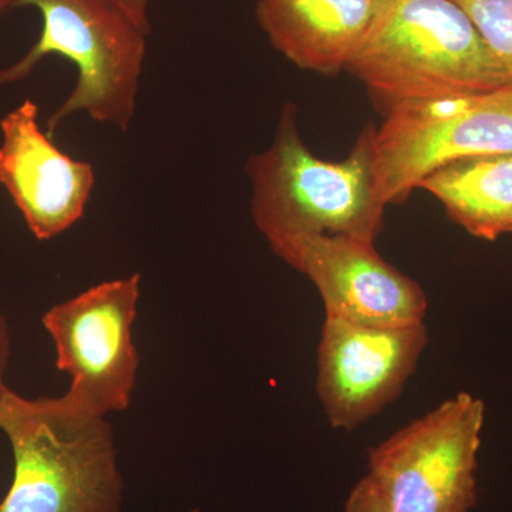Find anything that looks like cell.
Segmentation results:
<instances>
[{
	"instance_id": "obj_1",
	"label": "cell",
	"mask_w": 512,
	"mask_h": 512,
	"mask_svg": "<svg viewBox=\"0 0 512 512\" xmlns=\"http://www.w3.org/2000/svg\"><path fill=\"white\" fill-rule=\"evenodd\" d=\"M0 430L15 461L0 512H121L124 480L104 417L64 396L28 399L6 386Z\"/></svg>"
},
{
	"instance_id": "obj_2",
	"label": "cell",
	"mask_w": 512,
	"mask_h": 512,
	"mask_svg": "<svg viewBox=\"0 0 512 512\" xmlns=\"http://www.w3.org/2000/svg\"><path fill=\"white\" fill-rule=\"evenodd\" d=\"M346 69L387 107L511 90L473 20L454 0H377Z\"/></svg>"
},
{
	"instance_id": "obj_3",
	"label": "cell",
	"mask_w": 512,
	"mask_h": 512,
	"mask_svg": "<svg viewBox=\"0 0 512 512\" xmlns=\"http://www.w3.org/2000/svg\"><path fill=\"white\" fill-rule=\"evenodd\" d=\"M373 131L346 160L325 161L303 143L295 107H285L274 143L247 165L252 218L268 244L302 235L376 241L386 207L376 195Z\"/></svg>"
},
{
	"instance_id": "obj_4",
	"label": "cell",
	"mask_w": 512,
	"mask_h": 512,
	"mask_svg": "<svg viewBox=\"0 0 512 512\" xmlns=\"http://www.w3.org/2000/svg\"><path fill=\"white\" fill-rule=\"evenodd\" d=\"M28 6L42 15V32L22 59L0 69V90L28 79L47 56H62L76 67L77 82L47 120V136L82 111L126 131L136 113L147 33L116 0H20L19 8Z\"/></svg>"
},
{
	"instance_id": "obj_5",
	"label": "cell",
	"mask_w": 512,
	"mask_h": 512,
	"mask_svg": "<svg viewBox=\"0 0 512 512\" xmlns=\"http://www.w3.org/2000/svg\"><path fill=\"white\" fill-rule=\"evenodd\" d=\"M484 420L483 400L458 393L370 448L366 476L393 512H470Z\"/></svg>"
},
{
	"instance_id": "obj_6",
	"label": "cell",
	"mask_w": 512,
	"mask_h": 512,
	"mask_svg": "<svg viewBox=\"0 0 512 512\" xmlns=\"http://www.w3.org/2000/svg\"><path fill=\"white\" fill-rule=\"evenodd\" d=\"M511 153L512 90L403 101L373 131L376 195L396 204L440 165Z\"/></svg>"
},
{
	"instance_id": "obj_7",
	"label": "cell",
	"mask_w": 512,
	"mask_h": 512,
	"mask_svg": "<svg viewBox=\"0 0 512 512\" xmlns=\"http://www.w3.org/2000/svg\"><path fill=\"white\" fill-rule=\"evenodd\" d=\"M141 275L101 282L53 306L42 322L55 343L56 366L72 377L63 394L94 416L128 409L137 382L133 323Z\"/></svg>"
},
{
	"instance_id": "obj_8",
	"label": "cell",
	"mask_w": 512,
	"mask_h": 512,
	"mask_svg": "<svg viewBox=\"0 0 512 512\" xmlns=\"http://www.w3.org/2000/svg\"><path fill=\"white\" fill-rule=\"evenodd\" d=\"M429 342L424 323L372 326L326 316L316 392L333 429L353 430L392 403Z\"/></svg>"
},
{
	"instance_id": "obj_9",
	"label": "cell",
	"mask_w": 512,
	"mask_h": 512,
	"mask_svg": "<svg viewBox=\"0 0 512 512\" xmlns=\"http://www.w3.org/2000/svg\"><path fill=\"white\" fill-rule=\"evenodd\" d=\"M269 247L311 279L322 296L326 316L372 326L424 323L426 293L383 259L375 242L302 235L269 242Z\"/></svg>"
},
{
	"instance_id": "obj_10",
	"label": "cell",
	"mask_w": 512,
	"mask_h": 512,
	"mask_svg": "<svg viewBox=\"0 0 512 512\" xmlns=\"http://www.w3.org/2000/svg\"><path fill=\"white\" fill-rule=\"evenodd\" d=\"M0 185L39 241L82 220L92 195L93 165L63 153L40 128L39 107L25 100L0 120Z\"/></svg>"
},
{
	"instance_id": "obj_11",
	"label": "cell",
	"mask_w": 512,
	"mask_h": 512,
	"mask_svg": "<svg viewBox=\"0 0 512 512\" xmlns=\"http://www.w3.org/2000/svg\"><path fill=\"white\" fill-rule=\"evenodd\" d=\"M376 5L377 0H258L256 19L289 62L335 74L355 55Z\"/></svg>"
},
{
	"instance_id": "obj_12",
	"label": "cell",
	"mask_w": 512,
	"mask_h": 512,
	"mask_svg": "<svg viewBox=\"0 0 512 512\" xmlns=\"http://www.w3.org/2000/svg\"><path fill=\"white\" fill-rule=\"evenodd\" d=\"M417 188L433 194L473 237L495 241L512 232V153L458 158L431 171Z\"/></svg>"
},
{
	"instance_id": "obj_13",
	"label": "cell",
	"mask_w": 512,
	"mask_h": 512,
	"mask_svg": "<svg viewBox=\"0 0 512 512\" xmlns=\"http://www.w3.org/2000/svg\"><path fill=\"white\" fill-rule=\"evenodd\" d=\"M490 47L512 90V0H454Z\"/></svg>"
},
{
	"instance_id": "obj_14",
	"label": "cell",
	"mask_w": 512,
	"mask_h": 512,
	"mask_svg": "<svg viewBox=\"0 0 512 512\" xmlns=\"http://www.w3.org/2000/svg\"><path fill=\"white\" fill-rule=\"evenodd\" d=\"M343 512H393L369 477L360 478L350 490Z\"/></svg>"
},
{
	"instance_id": "obj_15",
	"label": "cell",
	"mask_w": 512,
	"mask_h": 512,
	"mask_svg": "<svg viewBox=\"0 0 512 512\" xmlns=\"http://www.w3.org/2000/svg\"><path fill=\"white\" fill-rule=\"evenodd\" d=\"M147 35L151 32L150 6L153 0H116Z\"/></svg>"
},
{
	"instance_id": "obj_16",
	"label": "cell",
	"mask_w": 512,
	"mask_h": 512,
	"mask_svg": "<svg viewBox=\"0 0 512 512\" xmlns=\"http://www.w3.org/2000/svg\"><path fill=\"white\" fill-rule=\"evenodd\" d=\"M10 330L8 320L5 316L0 315V394L5 390V372L8 369L10 357Z\"/></svg>"
},
{
	"instance_id": "obj_17",
	"label": "cell",
	"mask_w": 512,
	"mask_h": 512,
	"mask_svg": "<svg viewBox=\"0 0 512 512\" xmlns=\"http://www.w3.org/2000/svg\"><path fill=\"white\" fill-rule=\"evenodd\" d=\"M20 0H0V16L8 10L19 8Z\"/></svg>"
},
{
	"instance_id": "obj_18",
	"label": "cell",
	"mask_w": 512,
	"mask_h": 512,
	"mask_svg": "<svg viewBox=\"0 0 512 512\" xmlns=\"http://www.w3.org/2000/svg\"><path fill=\"white\" fill-rule=\"evenodd\" d=\"M188 512H201L200 510H197V508H194V510H190Z\"/></svg>"
}]
</instances>
